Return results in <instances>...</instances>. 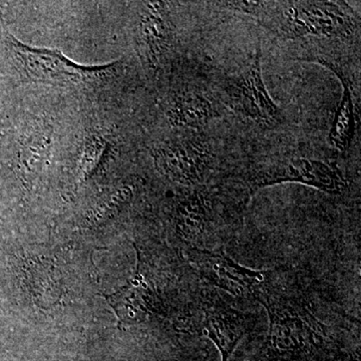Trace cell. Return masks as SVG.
Segmentation results:
<instances>
[{
    "label": "cell",
    "mask_w": 361,
    "mask_h": 361,
    "mask_svg": "<svg viewBox=\"0 0 361 361\" xmlns=\"http://www.w3.org/2000/svg\"><path fill=\"white\" fill-rule=\"evenodd\" d=\"M6 42L21 73L32 82L65 87H90L116 75L118 65H78L59 49L30 47L4 30Z\"/></svg>",
    "instance_id": "1"
},
{
    "label": "cell",
    "mask_w": 361,
    "mask_h": 361,
    "mask_svg": "<svg viewBox=\"0 0 361 361\" xmlns=\"http://www.w3.org/2000/svg\"><path fill=\"white\" fill-rule=\"evenodd\" d=\"M261 59L262 49L259 40L253 63L238 75L228 78L224 92L232 110L254 122L269 125L278 122L280 110L266 89Z\"/></svg>",
    "instance_id": "2"
},
{
    "label": "cell",
    "mask_w": 361,
    "mask_h": 361,
    "mask_svg": "<svg viewBox=\"0 0 361 361\" xmlns=\"http://www.w3.org/2000/svg\"><path fill=\"white\" fill-rule=\"evenodd\" d=\"M283 16L285 32L292 37H348L355 30L350 14L336 2H290Z\"/></svg>",
    "instance_id": "3"
},
{
    "label": "cell",
    "mask_w": 361,
    "mask_h": 361,
    "mask_svg": "<svg viewBox=\"0 0 361 361\" xmlns=\"http://www.w3.org/2000/svg\"><path fill=\"white\" fill-rule=\"evenodd\" d=\"M281 182L304 183L329 193H337L343 187V180L336 169L310 159L280 161L255 178L256 184L260 187Z\"/></svg>",
    "instance_id": "4"
},
{
    "label": "cell",
    "mask_w": 361,
    "mask_h": 361,
    "mask_svg": "<svg viewBox=\"0 0 361 361\" xmlns=\"http://www.w3.org/2000/svg\"><path fill=\"white\" fill-rule=\"evenodd\" d=\"M157 161L167 174L187 183H195L204 178L212 154L205 144L184 141L168 145L156 155Z\"/></svg>",
    "instance_id": "5"
},
{
    "label": "cell",
    "mask_w": 361,
    "mask_h": 361,
    "mask_svg": "<svg viewBox=\"0 0 361 361\" xmlns=\"http://www.w3.org/2000/svg\"><path fill=\"white\" fill-rule=\"evenodd\" d=\"M140 42L149 65L160 66L172 42V25L164 4L147 6L140 26Z\"/></svg>",
    "instance_id": "6"
},
{
    "label": "cell",
    "mask_w": 361,
    "mask_h": 361,
    "mask_svg": "<svg viewBox=\"0 0 361 361\" xmlns=\"http://www.w3.org/2000/svg\"><path fill=\"white\" fill-rule=\"evenodd\" d=\"M310 61H316L330 71L336 73L343 87V94L334 116L331 129L329 132V142L338 151H346L350 146L355 130V111L353 104V92H351L350 80L346 77L345 73L336 63H330L327 59H314Z\"/></svg>",
    "instance_id": "7"
},
{
    "label": "cell",
    "mask_w": 361,
    "mask_h": 361,
    "mask_svg": "<svg viewBox=\"0 0 361 361\" xmlns=\"http://www.w3.org/2000/svg\"><path fill=\"white\" fill-rule=\"evenodd\" d=\"M215 116L213 104L205 96L187 94L176 99L170 110V118L175 123L188 127H200Z\"/></svg>",
    "instance_id": "8"
},
{
    "label": "cell",
    "mask_w": 361,
    "mask_h": 361,
    "mask_svg": "<svg viewBox=\"0 0 361 361\" xmlns=\"http://www.w3.org/2000/svg\"><path fill=\"white\" fill-rule=\"evenodd\" d=\"M106 299L123 324H134L142 319L145 308L139 287H126L106 296Z\"/></svg>",
    "instance_id": "9"
}]
</instances>
